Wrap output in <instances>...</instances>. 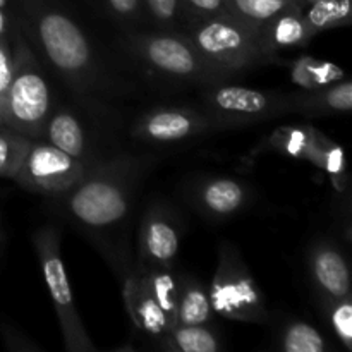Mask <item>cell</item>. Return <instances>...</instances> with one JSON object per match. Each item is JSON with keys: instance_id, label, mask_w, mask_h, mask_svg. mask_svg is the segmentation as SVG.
<instances>
[{"instance_id": "16", "label": "cell", "mask_w": 352, "mask_h": 352, "mask_svg": "<svg viewBox=\"0 0 352 352\" xmlns=\"http://www.w3.org/2000/svg\"><path fill=\"white\" fill-rule=\"evenodd\" d=\"M260 38L267 52L277 57L278 52L301 48L316 36L302 16V9L291 6L272 17L260 31Z\"/></svg>"}, {"instance_id": "17", "label": "cell", "mask_w": 352, "mask_h": 352, "mask_svg": "<svg viewBox=\"0 0 352 352\" xmlns=\"http://www.w3.org/2000/svg\"><path fill=\"white\" fill-rule=\"evenodd\" d=\"M208 287L196 275L177 272V325L213 323Z\"/></svg>"}, {"instance_id": "18", "label": "cell", "mask_w": 352, "mask_h": 352, "mask_svg": "<svg viewBox=\"0 0 352 352\" xmlns=\"http://www.w3.org/2000/svg\"><path fill=\"white\" fill-rule=\"evenodd\" d=\"M351 109L352 85L347 78L325 88L299 91L298 113L301 116H330V113L349 112Z\"/></svg>"}, {"instance_id": "22", "label": "cell", "mask_w": 352, "mask_h": 352, "mask_svg": "<svg viewBox=\"0 0 352 352\" xmlns=\"http://www.w3.org/2000/svg\"><path fill=\"white\" fill-rule=\"evenodd\" d=\"M291 6H294L292 0H227V14L251 30L260 31L272 17Z\"/></svg>"}, {"instance_id": "33", "label": "cell", "mask_w": 352, "mask_h": 352, "mask_svg": "<svg viewBox=\"0 0 352 352\" xmlns=\"http://www.w3.org/2000/svg\"><path fill=\"white\" fill-rule=\"evenodd\" d=\"M292 2H294V6L299 7V9H305V7L311 6V3L318 2V0H292Z\"/></svg>"}, {"instance_id": "4", "label": "cell", "mask_w": 352, "mask_h": 352, "mask_svg": "<svg viewBox=\"0 0 352 352\" xmlns=\"http://www.w3.org/2000/svg\"><path fill=\"white\" fill-rule=\"evenodd\" d=\"M55 105V93L43 62L17 24L14 74L3 100V126L30 140H40Z\"/></svg>"}, {"instance_id": "32", "label": "cell", "mask_w": 352, "mask_h": 352, "mask_svg": "<svg viewBox=\"0 0 352 352\" xmlns=\"http://www.w3.org/2000/svg\"><path fill=\"white\" fill-rule=\"evenodd\" d=\"M10 28H12V24H10L9 14L6 12L3 7H0V40H3L9 34Z\"/></svg>"}, {"instance_id": "28", "label": "cell", "mask_w": 352, "mask_h": 352, "mask_svg": "<svg viewBox=\"0 0 352 352\" xmlns=\"http://www.w3.org/2000/svg\"><path fill=\"white\" fill-rule=\"evenodd\" d=\"M320 306L323 309L327 322L330 329L336 333L339 342L342 344L344 349H352V302L351 298L342 299H329L323 301L320 299Z\"/></svg>"}, {"instance_id": "34", "label": "cell", "mask_w": 352, "mask_h": 352, "mask_svg": "<svg viewBox=\"0 0 352 352\" xmlns=\"http://www.w3.org/2000/svg\"><path fill=\"white\" fill-rule=\"evenodd\" d=\"M0 126H3V124H2V116H0Z\"/></svg>"}, {"instance_id": "19", "label": "cell", "mask_w": 352, "mask_h": 352, "mask_svg": "<svg viewBox=\"0 0 352 352\" xmlns=\"http://www.w3.org/2000/svg\"><path fill=\"white\" fill-rule=\"evenodd\" d=\"M158 347L172 352H219L223 347L222 336L213 323L175 325Z\"/></svg>"}, {"instance_id": "25", "label": "cell", "mask_w": 352, "mask_h": 352, "mask_svg": "<svg viewBox=\"0 0 352 352\" xmlns=\"http://www.w3.org/2000/svg\"><path fill=\"white\" fill-rule=\"evenodd\" d=\"M315 129L309 127H282L270 136V146L280 153L294 158L309 160Z\"/></svg>"}, {"instance_id": "27", "label": "cell", "mask_w": 352, "mask_h": 352, "mask_svg": "<svg viewBox=\"0 0 352 352\" xmlns=\"http://www.w3.org/2000/svg\"><path fill=\"white\" fill-rule=\"evenodd\" d=\"M100 3L103 12L122 30V33L150 28L143 0H100Z\"/></svg>"}, {"instance_id": "15", "label": "cell", "mask_w": 352, "mask_h": 352, "mask_svg": "<svg viewBox=\"0 0 352 352\" xmlns=\"http://www.w3.org/2000/svg\"><path fill=\"white\" fill-rule=\"evenodd\" d=\"M40 140L48 141L64 153L93 165L100 162L96 158V148L82 124L81 117L69 107L55 105L50 117L47 119Z\"/></svg>"}, {"instance_id": "5", "label": "cell", "mask_w": 352, "mask_h": 352, "mask_svg": "<svg viewBox=\"0 0 352 352\" xmlns=\"http://www.w3.org/2000/svg\"><path fill=\"white\" fill-rule=\"evenodd\" d=\"M182 33L188 34L208 60L239 76L277 60L263 47L256 30H251L229 14L196 21L186 26Z\"/></svg>"}, {"instance_id": "14", "label": "cell", "mask_w": 352, "mask_h": 352, "mask_svg": "<svg viewBox=\"0 0 352 352\" xmlns=\"http://www.w3.org/2000/svg\"><path fill=\"white\" fill-rule=\"evenodd\" d=\"M122 296L133 325L144 336L155 337L160 342L174 327L164 315L153 294L144 284L136 267L131 268L122 278Z\"/></svg>"}, {"instance_id": "11", "label": "cell", "mask_w": 352, "mask_h": 352, "mask_svg": "<svg viewBox=\"0 0 352 352\" xmlns=\"http://www.w3.org/2000/svg\"><path fill=\"white\" fill-rule=\"evenodd\" d=\"M212 131L222 129L201 109L170 105L144 112L131 129V136L144 143L174 144Z\"/></svg>"}, {"instance_id": "29", "label": "cell", "mask_w": 352, "mask_h": 352, "mask_svg": "<svg viewBox=\"0 0 352 352\" xmlns=\"http://www.w3.org/2000/svg\"><path fill=\"white\" fill-rule=\"evenodd\" d=\"M143 6L150 28L168 31L184 30L179 0H143Z\"/></svg>"}, {"instance_id": "2", "label": "cell", "mask_w": 352, "mask_h": 352, "mask_svg": "<svg viewBox=\"0 0 352 352\" xmlns=\"http://www.w3.org/2000/svg\"><path fill=\"white\" fill-rule=\"evenodd\" d=\"M144 170L146 158L100 160L78 184L54 196L65 220L100 251L120 280L134 267L131 227Z\"/></svg>"}, {"instance_id": "31", "label": "cell", "mask_w": 352, "mask_h": 352, "mask_svg": "<svg viewBox=\"0 0 352 352\" xmlns=\"http://www.w3.org/2000/svg\"><path fill=\"white\" fill-rule=\"evenodd\" d=\"M16 26L10 28L9 34L0 40V116L3 124V100L14 74V52H16Z\"/></svg>"}, {"instance_id": "23", "label": "cell", "mask_w": 352, "mask_h": 352, "mask_svg": "<svg viewBox=\"0 0 352 352\" xmlns=\"http://www.w3.org/2000/svg\"><path fill=\"white\" fill-rule=\"evenodd\" d=\"M302 16L318 36L322 31L351 24L352 0H318L305 7Z\"/></svg>"}, {"instance_id": "30", "label": "cell", "mask_w": 352, "mask_h": 352, "mask_svg": "<svg viewBox=\"0 0 352 352\" xmlns=\"http://www.w3.org/2000/svg\"><path fill=\"white\" fill-rule=\"evenodd\" d=\"M179 2H181L184 28L196 21L227 14V0H179Z\"/></svg>"}, {"instance_id": "7", "label": "cell", "mask_w": 352, "mask_h": 352, "mask_svg": "<svg viewBox=\"0 0 352 352\" xmlns=\"http://www.w3.org/2000/svg\"><path fill=\"white\" fill-rule=\"evenodd\" d=\"M213 313L226 320L267 323L270 318L263 292L243 254L229 241L219 246L217 270L208 287Z\"/></svg>"}, {"instance_id": "21", "label": "cell", "mask_w": 352, "mask_h": 352, "mask_svg": "<svg viewBox=\"0 0 352 352\" xmlns=\"http://www.w3.org/2000/svg\"><path fill=\"white\" fill-rule=\"evenodd\" d=\"M278 349L284 352H327L329 342L318 329L302 320H285L277 332Z\"/></svg>"}, {"instance_id": "8", "label": "cell", "mask_w": 352, "mask_h": 352, "mask_svg": "<svg viewBox=\"0 0 352 352\" xmlns=\"http://www.w3.org/2000/svg\"><path fill=\"white\" fill-rule=\"evenodd\" d=\"M33 246L60 323L65 349L69 352H95V344L86 332L69 287L67 274L60 254V234L52 226L40 227L33 232Z\"/></svg>"}, {"instance_id": "3", "label": "cell", "mask_w": 352, "mask_h": 352, "mask_svg": "<svg viewBox=\"0 0 352 352\" xmlns=\"http://www.w3.org/2000/svg\"><path fill=\"white\" fill-rule=\"evenodd\" d=\"M122 47L146 74L165 82L205 88L239 78L236 72L208 60L182 31L157 28L127 31Z\"/></svg>"}, {"instance_id": "26", "label": "cell", "mask_w": 352, "mask_h": 352, "mask_svg": "<svg viewBox=\"0 0 352 352\" xmlns=\"http://www.w3.org/2000/svg\"><path fill=\"white\" fill-rule=\"evenodd\" d=\"M30 144V138L7 126H0V177H14L26 157Z\"/></svg>"}, {"instance_id": "10", "label": "cell", "mask_w": 352, "mask_h": 352, "mask_svg": "<svg viewBox=\"0 0 352 352\" xmlns=\"http://www.w3.org/2000/svg\"><path fill=\"white\" fill-rule=\"evenodd\" d=\"M184 222L181 213L164 199L151 201L138 227V267H174L181 246Z\"/></svg>"}, {"instance_id": "24", "label": "cell", "mask_w": 352, "mask_h": 352, "mask_svg": "<svg viewBox=\"0 0 352 352\" xmlns=\"http://www.w3.org/2000/svg\"><path fill=\"white\" fill-rule=\"evenodd\" d=\"M309 162L325 170L330 175L333 182H336L337 189L340 186V179L346 177V160H344V151L339 144L332 143L329 138L322 136L318 131L315 129V141H313L311 155H309Z\"/></svg>"}, {"instance_id": "20", "label": "cell", "mask_w": 352, "mask_h": 352, "mask_svg": "<svg viewBox=\"0 0 352 352\" xmlns=\"http://www.w3.org/2000/svg\"><path fill=\"white\" fill-rule=\"evenodd\" d=\"M346 78V72L339 65L313 57H301L292 62L291 65L292 82L305 91L325 88V86L342 81Z\"/></svg>"}, {"instance_id": "6", "label": "cell", "mask_w": 352, "mask_h": 352, "mask_svg": "<svg viewBox=\"0 0 352 352\" xmlns=\"http://www.w3.org/2000/svg\"><path fill=\"white\" fill-rule=\"evenodd\" d=\"M201 89V110L219 124L220 129L250 126L298 113L299 91L254 89L234 82H220Z\"/></svg>"}, {"instance_id": "1", "label": "cell", "mask_w": 352, "mask_h": 352, "mask_svg": "<svg viewBox=\"0 0 352 352\" xmlns=\"http://www.w3.org/2000/svg\"><path fill=\"white\" fill-rule=\"evenodd\" d=\"M24 36L41 62L64 82L76 102L105 122L113 102L127 93V81L107 64L95 40L69 10L30 0L21 21Z\"/></svg>"}, {"instance_id": "12", "label": "cell", "mask_w": 352, "mask_h": 352, "mask_svg": "<svg viewBox=\"0 0 352 352\" xmlns=\"http://www.w3.org/2000/svg\"><path fill=\"white\" fill-rule=\"evenodd\" d=\"M308 268L318 299L351 298V272L346 253L332 239H320L308 251Z\"/></svg>"}, {"instance_id": "9", "label": "cell", "mask_w": 352, "mask_h": 352, "mask_svg": "<svg viewBox=\"0 0 352 352\" xmlns=\"http://www.w3.org/2000/svg\"><path fill=\"white\" fill-rule=\"evenodd\" d=\"M91 165L64 153L45 140H31L12 181L30 191L57 196L78 184Z\"/></svg>"}, {"instance_id": "13", "label": "cell", "mask_w": 352, "mask_h": 352, "mask_svg": "<svg viewBox=\"0 0 352 352\" xmlns=\"http://www.w3.org/2000/svg\"><path fill=\"white\" fill-rule=\"evenodd\" d=\"M191 205L208 219H230L246 208L250 188L239 179L226 175L201 177L189 188Z\"/></svg>"}]
</instances>
